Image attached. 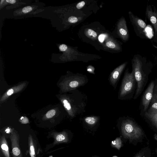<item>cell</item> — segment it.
Segmentation results:
<instances>
[{
    "instance_id": "1",
    "label": "cell",
    "mask_w": 157,
    "mask_h": 157,
    "mask_svg": "<svg viewBox=\"0 0 157 157\" xmlns=\"http://www.w3.org/2000/svg\"><path fill=\"white\" fill-rule=\"evenodd\" d=\"M67 98L63 99V106L72 118L85 112L87 97L83 92L77 89L72 90Z\"/></svg>"
},
{
    "instance_id": "2",
    "label": "cell",
    "mask_w": 157,
    "mask_h": 157,
    "mask_svg": "<svg viewBox=\"0 0 157 157\" xmlns=\"http://www.w3.org/2000/svg\"><path fill=\"white\" fill-rule=\"evenodd\" d=\"M121 129L123 137L132 140L139 139L143 134L141 128L133 121L129 119L122 121Z\"/></svg>"
},
{
    "instance_id": "3",
    "label": "cell",
    "mask_w": 157,
    "mask_h": 157,
    "mask_svg": "<svg viewBox=\"0 0 157 157\" xmlns=\"http://www.w3.org/2000/svg\"><path fill=\"white\" fill-rule=\"evenodd\" d=\"M132 69L134 71L135 80L137 82V88L136 95L137 96L142 90L144 84L145 75L143 70L142 59L139 54L134 55L132 59Z\"/></svg>"
},
{
    "instance_id": "4",
    "label": "cell",
    "mask_w": 157,
    "mask_h": 157,
    "mask_svg": "<svg viewBox=\"0 0 157 157\" xmlns=\"http://www.w3.org/2000/svg\"><path fill=\"white\" fill-rule=\"evenodd\" d=\"M135 80L133 70L131 73L129 72L128 69L126 70L118 92L119 99L123 100L132 91Z\"/></svg>"
},
{
    "instance_id": "5",
    "label": "cell",
    "mask_w": 157,
    "mask_h": 157,
    "mask_svg": "<svg viewBox=\"0 0 157 157\" xmlns=\"http://www.w3.org/2000/svg\"><path fill=\"white\" fill-rule=\"evenodd\" d=\"M128 14L130 21L136 36L141 38H146L145 29L146 25L145 22L140 18L134 15L131 11L128 12Z\"/></svg>"
},
{
    "instance_id": "6",
    "label": "cell",
    "mask_w": 157,
    "mask_h": 157,
    "mask_svg": "<svg viewBox=\"0 0 157 157\" xmlns=\"http://www.w3.org/2000/svg\"><path fill=\"white\" fill-rule=\"evenodd\" d=\"M145 15L154 29L153 41L157 43V10L155 7L154 6L152 9L151 5H147L146 9Z\"/></svg>"
},
{
    "instance_id": "7",
    "label": "cell",
    "mask_w": 157,
    "mask_h": 157,
    "mask_svg": "<svg viewBox=\"0 0 157 157\" xmlns=\"http://www.w3.org/2000/svg\"><path fill=\"white\" fill-rule=\"evenodd\" d=\"M125 62L121 64L111 72L109 77V81L111 85L116 89L121 75L127 64Z\"/></svg>"
},
{
    "instance_id": "8",
    "label": "cell",
    "mask_w": 157,
    "mask_h": 157,
    "mask_svg": "<svg viewBox=\"0 0 157 157\" xmlns=\"http://www.w3.org/2000/svg\"><path fill=\"white\" fill-rule=\"evenodd\" d=\"M117 33L119 37L124 42L128 41L129 38L126 22L124 17L120 18L117 25Z\"/></svg>"
},
{
    "instance_id": "9",
    "label": "cell",
    "mask_w": 157,
    "mask_h": 157,
    "mask_svg": "<svg viewBox=\"0 0 157 157\" xmlns=\"http://www.w3.org/2000/svg\"><path fill=\"white\" fill-rule=\"evenodd\" d=\"M154 86V82L153 81L151 82L144 94L142 102L144 111L147 109L152 98Z\"/></svg>"
},
{
    "instance_id": "10",
    "label": "cell",
    "mask_w": 157,
    "mask_h": 157,
    "mask_svg": "<svg viewBox=\"0 0 157 157\" xmlns=\"http://www.w3.org/2000/svg\"><path fill=\"white\" fill-rule=\"evenodd\" d=\"M12 143V151L13 157H22L18 143V138L16 134L10 136Z\"/></svg>"
},
{
    "instance_id": "11",
    "label": "cell",
    "mask_w": 157,
    "mask_h": 157,
    "mask_svg": "<svg viewBox=\"0 0 157 157\" xmlns=\"http://www.w3.org/2000/svg\"><path fill=\"white\" fill-rule=\"evenodd\" d=\"M105 45L109 49L116 51H119L121 49L119 44L112 38L108 39L105 42Z\"/></svg>"
},
{
    "instance_id": "12",
    "label": "cell",
    "mask_w": 157,
    "mask_h": 157,
    "mask_svg": "<svg viewBox=\"0 0 157 157\" xmlns=\"http://www.w3.org/2000/svg\"><path fill=\"white\" fill-rule=\"evenodd\" d=\"M100 117L96 116H88L83 117L84 122L90 126H94L96 125L100 120Z\"/></svg>"
},
{
    "instance_id": "13",
    "label": "cell",
    "mask_w": 157,
    "mask_h": 157,
    "mask_svg": "<svg viewBox=\"0 0 157 157\" xmlns=\"http://www.w3.org/2000/svg\"><path fill=\"white\" fill-rule=\"evenodd\" d=\"M145 115L157 128V111H148L145 113Z\"/></svg>"
},
{
    "instance_id": "14",
    "label": "cell",
    "mask_w": 157,
    "mask_h": 157,
    "mask_svg": "<svg viewBox=\"0 0 157 157\" xmlns=\"http://www.w3.org/2000/svg\"><path fill=\"white\" fill-rule=\"evenodd\" d=\"M1 146L2 151L5 157H10L9 148L4 136L1 138Z\"/></svg>"
},
{
    "instance_id": "15",
    "label": "cell",
    "mask_w": 157,
    "mask_h": 157,
    "mask_svg": "<svg viewBox=\"0 0 157 157\" xmlns=\"http://www.w3.org/2000/svg\"><path fill=\"white\" fill-rule=\"evenodd\" d=\"M29 154L31 157H35V145L32 136L29 137Z\"/></svg>"
},
{
    "instance_id": "16",
    "label": "cell",
    "mask_w": 157,
    "mask_h": 157,
    "mask_svg": "<svg viewBox=\"0 0 157 157\" xmlns=\"http://www.w3.org/2000/svg\"><path fill=\"white\" fill-rule=\"evenodd\" d=\"M55 140L57 142H67L68 140L67 135L66 133L57 135L55 137Z\"/></svg>"
},
{
    "instance_id": "17",
    "label": "cell",
    "mask_w": 157,
    "mask_h": 157,
    "mask_svg": "<svg viewBox=\"0 0 157 157\" xmlns=\"http://www.w3.org/2000/svg\"><path fill=\"white\" fill-rule=\"evenodd\" d=\"M112 146L119 150L122 146V141L120 137L116 138L115 140L111 142Z\"/></svg>"
},
{
    "instance_id": "18",
    "label": "cell",
    "mask_w": 157,
    "mask_h": 157,
    "mask_svg": "<svg viewBox=\"0 0 157 157\" xmlns=\"http://www.w3.org/2000/svg\"><path fill=\"white\" fill-rule=\"evenodd\" d=\"M85 34L88 37L94 39L97 36V33L94 30L90 29H88L86 30Z\"/></svg>"
},
{
    "instance_id": "19",
    "label": "cell",
    "mask_w": 157,
    "mask_h": 157,
    "mask_svg": "<svg viewBox=\"0 0 157 157\" xmlns=\"http://www.w3.org/2000/svg\"><path fill=\"white\" fill-rule=\"evenodd\" d=\"M56 113V111L54 109H52L48 111L46 114V117L47 118H50L54 116Z\"/></svg>"
},
{
    "instance_id": "20",
    "label": "cell",
    "mask_w": 157,
    "mask_h": 157,
    "mask_svg": "<svg viewBox=\"0 0 157 157\" xmlns=\"http://www.w3.org/2000/svg\"><path fill=\"white\" fill-rule=\"evenodd\" d=\"M87 71L89 73L94 74H95L94 67L91 65H89L87 67Z\"/></svg>"
},
{
    "instance_id": "21",
    "label": "cell",
    "mask_w": 157,
    "mask_h": 157,
    "mask_svg": "<svg viewBox=\"0 0 157 157\" xmlns=\"http://www.w3.org/2000/svg\"><path fill=\"white\" fill-rule=\"evenodd\" d=\"M68 21L71 23H75L78 21V19L75 17L71 16L68 18Z\"/></svg>"
},
{
    "instance_id": "22",
    "label": "cell",
    "mask_w": 157,
    "mask_h": 157,
    "mask_svg": "<svg viewBox=\"0 0 157 157\" xmlns=\"http://www.w3.org/2000/svg\"><path fill=\"white\" fill-rule=\"evenodd\" d=\"M32 10V7L30 6H27L23 8L22 9V12L24 13H28Z\"/></svg>"
},
{
    "instance_id": "23",
    "label": "cell",
    "mask_w": 157,
    "mask_h": 157,
    "mask_svg": "<svg viewBox=\"0 0 157 157\" xmlns=\"http://www.w3.org/2000/svg\"><path fill=\"white\" fill-rule=\"evenodd\" d=\"M149 111H157V102H155L153 103Z\"/></svg>"
},
{
    "instance_id": "24",
    "label": "cell",
    "mask_w": 157,
    "mask_h": 157,
    "mask_svg": "<svg viewBox=\"0 0 157 157\" xmlns=\"http://www.w3.org/2000/svg\"><path fill=\"white\" fill-rule=\"evenodd\" d=\"M85 4V2L84 1L79 2L77 4L76 7L77 9H80L82 8Z\"/></svg>"
},
{
    "instance_id": "25",
    "label": "cell",
    "mask_w": 157,
    "mask_h": 157,
    "mask_svg": "<svg viewBox=\"0 0 157 157\" xmlns=\"http://www.w3.org/2000/svg\"><path fill=\"white\" fill-rule=\"evenodd\" d=\"M67 46L64 44H62L59 47V50L61 51H65L67 49Z\"/></svg>"
},
{
    "instance_id": "26",
    "label": "cell",
    "mask_w": 157,
    "mask_h": 157,
    "mask_svg": "<svg viewBox=\"0 0 157 157\" xmlns=\"http://www.w3.org/2000/svg\"><path fill=\"white\" fill-rule=\"evenodd\" d=\"M21 122L23 124H26L29 122L28 119L26 117H21Z\"/></svg>"
},
{
    "instance_id": "27",
    "label": "cell",
    "mask_w": 157,
    "mask_h": 157,
    "mask_svg": "<svg viewBox=\"0 0 157 157\" xmlns=\"http://www.w3.org/2000/svg\"><path fill=\"white\" fill-rule=\"evenodd\" d=\"M13 92V90L12 89L9 90L7 93V94L8 96L11 95Z\"/></svg>"
},
{
    "instance_id": "28",
    "label": "cell",
    "mask_w": 157,
    "mask_h": 157,
    "mask_svg": "<svg viewBox=\"0 0 157 157\" xmlns=\"http://www.w3.org/2000/svg\"><path fill=\"white\" fill-rule=\"evenodd\" d=\"M6 1L7 2L11 4H13L15 3L16 1L15 0H6Z\"/></svg>"
},
{
    "instance_id": "29",
    "label": "cell",
    "mask_w": 157,
    "mask_h": 157,
    "mask_svg": "<svg viewBox=\"0 0 157 157\" xmlns=\"http://www.w3.org/2000/svg\"><path fill=\"white\" fill-rule=\"evenodd\" d=\"M10 130L9 129H7L6 130V132L7 133H8L10 132Z\"/></svg>"
},
{
    "instance_id": "30",
    "label": "cell",
    "mask_w": 157,
    "mask_h": 157,
    "mask_svg": "<svg viewBox=\"0 0 157 157\" xmlns=\"http://www.w3.org/2000/svg\"><path fill=\"white\" fill-rule=\"evenodd\" d=\"M112 157H118L117 156H113Z\"/></svg>"
},
{
    "instance_id": "31",
    "label": "cell",
    "mask_w": 157,
    "mask_h": 157,
    "mask_svg": "<svg viewBox=\"0 0 157 157\" xmlns=\"http://www.w3.org/2000/svg\"><path fill=\"white\" fill-rule=\"evenodd\" d=\"M140 157V156H139V157Z\"/></svg>"
}]
</instances>
